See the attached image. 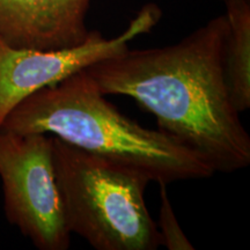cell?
<instances>
[{
	"instance_id": "obj_1",
	"label": "cell",
	"mask_w": 250,
	"mask_h": 250,
	"mask_svg": "<svg viewBox=\"0 0 250 250\" xmlns=\"http://www.w3.org/2000/svg\"><path fill=\"white\" fill-rule=\"evenodd\" d=\"M226 31L224 13L174 44L127 48L85 71L102 94L127 96L151 112L158 130L214 173H234L250 164V137L225 85Z\"/></svg>"
},
{
	"instance_id": "obj_2",
	"label": "cell",
	"mask_w": 250,
	"mask_h": 250,
	"mask_svg": "<svg viewBox=\"0 0 250 250\" xmlns=\"http://www.w3.org/2000/svg\"><path fill=\"white\" fill-rule=\"evenodd\" d=\"M105 96L86 71H80L27 96L6 116L0 131L52 134L90 154L132 168L151 182L202 180L214 174L191 149L126 117Z\"/></svg>"
},
{
	"instance_id": "obj_3",
	"label": "cell",
	"mask_w": 250,
	"mask_h": 250,
	"mask_svg": "<svg viewBox=\"0 0 250 250\" xmlns=\"http://www.w3.org/2000/svg\"><path fill=\"white\" fill-rule=\"evenodd\" d=\"M52 138L56 181L65 221L96 250H155L161 246L149 214L146 175Z\"/></svg>"
},
{
	"instance_id": "obj_4",
	"label": "cell",
	"mask_w": 250,
	"mask_h": 250,
	"mask_svg": "<svg viewBox=\"0 0 250 250\" xmlns=\"http://www.w3.org/2000/svg\"><path fill=\"white\" fill-rule=\"evenodd\" d=\"M0 180L9 223L40 250L70 248L51 136L0 131Z\"/></svg>"
},
{
	"instance_id": "obj_5",
	"label": "cell",
	"mask_w": 250,
	"mask_h": 250,
	"mask_svg": "<svg viewBox=\"0 0 250 250\" xmlns=\"http://www.w3.org/2000/svg\"><path fill=\"white\" fill-rule=\"evenodd\" d=\"M161 17V8L149 2L116 37L105 39L99 30H89L83 42L65 49H17L0 41V127L11 110L30 94L120 55L131 41L149 33Z\"/></svg>"
},
{
	"instance_id": "obj_6",
	"label": "cell",
	"mask_w": 250,
	"mask_h": 250,
	"mask_svg": "<svg viewBox=\"0 0 250 250\" xmlns=\"http://www.w3.org/2000/svg\"><path fill=\"white\" fill-rule=\"evenodd\" d=\"M92 0H0V41L17 49L58 50L88 36Z\"/></svg>"
},
{
	"instance_id": "obj_7",
	"label": "cell",
	"mask_w": 250,
	"mask_h": 250,
	"mask_svg": "<svg viewBox=\"0 0 250 250\" xmlns=\"http://www.w3.org/2000/svg\"><path fill=\"white\" fill-rule=\"evenodd\" d=\"M227 31L223 49V74L237 112L250 108V0H223Z\"/></svg>"
},
{
	"instance_id": "obj_8",
	"label": "cell",
	"mask_w": 250,
	"mask_h": 250,
	"mask_svg": "<svg viewBox=\"0 0 250 250\" xmlns=\"http://www.w3.org/2000/svg\"><path fill=\"white\" fill-rule=\"evenodd\" d=\"M159 186H160V210H159V221L156 223V226L160 234L161 246L166 247L168 250H193L195 247L181 228L173 210L167 193V184L159 183Z\"/></svg>"
},
{
	"instance_id": "obj_9",
	"label": "cell",
	"mask_w": 250,
	"mask_h": 250,
	"mask_svg": "<svg viewBox=\"0 0 250 250\" xmlns=\"http://www.w3.org/2000/svg\"><path fill=\"white\" fill-rule=\"evenodd\" d=\"M221 1H223V0H221Z\"/></svg>"
}]
</instances>
